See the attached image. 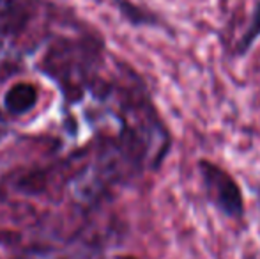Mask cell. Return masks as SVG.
<instances>
[{"mask_svg":"<svg viewBox=\"0 0 260 259\" xmlns=\"http://www.w3.org/2000/svg\"><path fill=\"white\" fill-rule=\"evenodd\" d=\"M197 170L207 203L221 217L232 222H243L246 217V200L243 187L232 172L209 158H200L197 162Z\"/></svg>","mask_w":260,"mask_h":259,"instance_id":"cell-1","label":"cell"},{"mask_svg":"<svg viewBox=\"0 0 260 259\" xmlns=\"http://www.w3.org/2000/svg\"><path fill=\"white\" fill-rule=\"evenodd\" d=\"M258 39H260V0H257V4L251 9L246 28L243 31V34L239 36L236 46H234V57L236 59H244L253 50V46L258 43Z\"/></svg>","mask_w":260,"mask_h":259,"instance_id":"cell-2","label":"cell"},{"mask_svg":"<svg viewBox=\"0 0 260 259\" xmlns=\"http://www.w3.org/2000/svg\"><path fill=\"white\" fill-rule=\"evenodd\" d=\"M38 101V91L30 83H16L6 94V107L13 114H23L30 110Z\"/></svg>","mask_w":260,"mask_h":259,"instance_id":"cell-3","label":"cell"},{"mask_svg":"<svg viewBox=\"0 0 260 259\" xmlns=\"http://www.w3.org/2000/svg\"><path fill=\"white\" fill-rule=\"evenodd\" d=\"M257 204H258V210H260V183L257 187Z\"/></svg>","mask_w":260,"mask_h":259,"instance_id":"cell-4","label":"cell"}]
</instances>
